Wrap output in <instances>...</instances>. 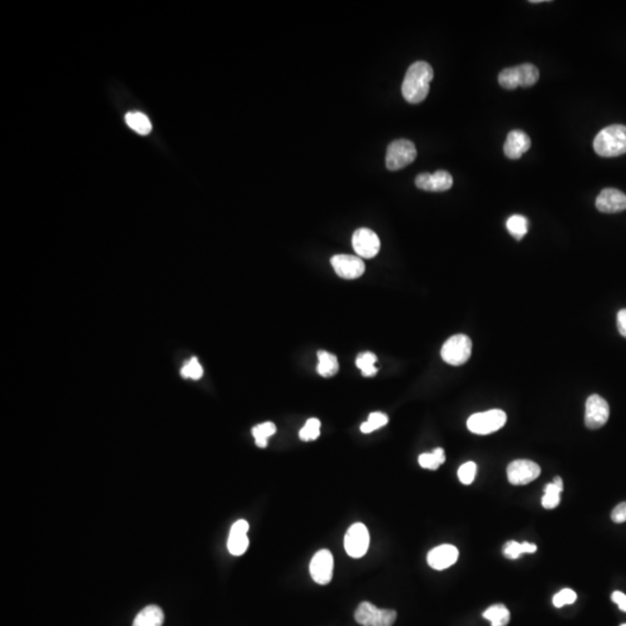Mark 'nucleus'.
Returning a JSON list of instances; mask_svg holds the SVG:
<instances>
[{"label":"nucleus","instance_id":"obj_11","mask_svg":"<svg viewBox=\"0 0 626 626\" xmlns=\"http://www.w3.org/2000/svg\"><path fill=\"white\" fill-rule=\"evenodd\" d=\"M338 276L345 280H355L361 278L365 271V266L360 256L338 254L330 259Z\"/></svg>","mask_w":626,"mask_h":626},{"label":"nucleus","instance_id":"obj_18","mask_svg":"<svg viewBox=\"0 0 626 626\" xmlns=\"http://www.w3.org/2000/svg\"><path fill=\"white\" fill-rule=\"evenodd\" d=\"M562 490H564L562 479L560 477H555L553 479V483L546 485L544 497L542 499V506L545 509H553L558 507Z\"/></svg>","mask_w":626,"mask_h":626},{"label":"nucleus","instance_id":"obj_2","mask_svg":"<svg viewBox=\"0 0 626 626\" xmlns=\"http://www.w3.org/2000/svg\"><path fill=\"white\" fill-rule=\"evenodd\" d=\"M594 150L601 157H618L626 153V127L614 124L601 130L594 139Z\"/></svg>","mask_w":626,"mask_h":626},{"label":"nucleus","instance_id":"obj_7","mask_svg":"<svg viewBox=\"0 0 626 626\" xmlns=\"http://www.w3.org/2000/svg\"><path fill=\"white\" fill-rule=\"evenodd\" d=\"M610 408L608 403L601 395H592L587 399L585 423L590 429H599L608 423Z\"/></svg>","mask_w":626,"mask_h":626},{"label":"nucleus","instance_id":"obj_23","mask_svg":"<svg viewBox=\"0 0 626 626\" xmlns=\"http://www.w3.org/2000/svg\"><path fill=\"white\" fill-rule=\"evenodd\" d=\"M536 551V544L527 543V542L518 543L515 540H510L503 546V555L506 558L513 559V560L520 558L523 553H534Z\"/></svg>","mask_w":626,"mask_h":626},{"label":"nucleus","instance_id":"obj_8","mask_svg":"<svg viewBox=\"0 0 626 626\" xmlns=\"http://www.w3.org/2000/svg\"><path fill=\"white\" fill-rule=\"evenodd\" d=\"M540 475V465L532 460H514L507 468V477H508L509 483L516 485V486L530 484L531 481L538 478Z\"/></svg>","mask_w":626,"mask_h":626},{"label":"nucleus","instance_id":"obj_6","mask_svg":"<svg viewBox=\"0 0 626 626\" xmlns=\"http://www.w3.org/2000/svg\"><path fill=\"white\" fill-rule=\"evenodd\" d=\"M370 536L363 523H355L345 536V550L352 558H362L369 549Z\"/></svg>","mask_w":626,"mask_h":626},{"label":"nucleus","instance_id":"obj_37","mask_svg":"<svg viewBox=\"0 0 626 626\" xmlns=\"http://www.w3.org/2000/svg\"><path fill=\"white\" fill-rule=\"evenodd\" d=\"M617 327L620 335L626 338V309L620 310L617 315Z\"/></svg>","mask_w":626,"mask_h":626},{"label":"nucleus","instance_id":"obj_16","mask_svg":"<svg viewBox=\"0 0 626 626\" xmlns=\"http://www.w3.org/2000/svg\"><path fill=\"white\" fill-rule=\"evenodd\" d=\"M530 146L531 141L527 133L521 130H513L507 136L503 151L509 159H518L530 148Z\"/></svg>","mask_w":626,"mask_h":626},{"label":"nucleus","instance_id":"obj_38","mask_svg":"<svg viewBox=\"0 0 626 626\" xmlns=\"http://www.w3.org/2000/svg\"><path fill=\"white\" fill-rule=\"evenodd\" d=\"M612 601L620 607V610L626 612V595L622 592H615L612 594Z\"/></svg>","mask_w":626,"mask_h":626},{"label":"nucleus","instance_id":"obj_25","mask_svg":"<svg viewBox=\"0 0 626 626\" xmlns=\"http://www.w3.org/2000/svg\"><path fill=\"white\" fill-rule=\"evenodd\" d=\"M445 462V454L442 448H436L435 450L430 454H421L419 456L420 466L423 469L433 470V471L438 470L440 465H442Z\"/></svg>","mask_w":626,"mask_h":626},{"label":"nucleus","instance_id":"obj_17","mask_svg":"<svg viewBox=\"0 0 626 626\" xmlns=\"http://www.w3.org/2000/svg\"><path fill=\"white\" fill-rule=\"evenodd\" d=\"M163 610L158 605H148L139 611L133 626H163Z\"/></svg>","mask_w":626,"mask_h":626},{"label":"nucleus","instance_id":"obj_34","mask_svg":"<svg viewBox=\"0 0 626 626\" xmlns=\"http://www.w3.org/2000/svg\"><path fill=\"white\" fill-rule=\"evenodd\" d=\"M575 601H577V592L568 590V588L560 590L557 595L553 596V605L557 608H562L564 605H573Z\"/></svg>","mask_w":626,"mask_h":626},{"label":"nucleus","instance_id":"obj_27","mask_svg":"<svg viewBox=\"0 0 626 626\" xmlns=\"http://www.w3.org/2000/svg\"><path fill=\"white\" fill-rule=\"evenodd\" d=\"M276 433V426L273 423H263L252 428V435L256 438V445L266 448L268 445V438Z\"/></svg>","mask_w":626,"mask_h":626},{"label":"nucleus","instance_id":"obj_9","mask_svg":"<svg viewBox=\"0 0 626 626\" xmlns=\"http://www.w3.org/2000/svg\"><path fill=\"white\" fill-rule=\"evenodd\" d=\"M333 567L334 560L332 553L326 549L318 551L310 562V573L312 579L318 585L325 586L332 581Z\"/></svg>","mask_w":626,"mask_h":626},{"label":"nucleus","instance_id":"obj_5","mask_svg":"<svg viewBox=\"0 0 626 626\" xmlns=\"http://www.w3.org/2000/svg\"><path fill=\"white\" fill-rule=\"evenodd\" d=\"M507 415L503 410H490L483 413H475L468 420V428L477 435H488L505 426Z\"/></svg>","mask_w":626,"mask_h":626},{"label":"nucleus","instance_id":"obj_30","mask_svg":"<svg viewBox=\"0 0 626 626\" xmlns=\"http://www.w3.org/2000/svg\"><path fill=\"white\" fill-rule=\"evenodd\" d=\"M320 435V421L315 418L308 420L306 426L301 429L300 438L302 441H315Z\"/></svg>","mask_w":626,"mask_h":626},{"label":"nucleus","instance_id":"obj_29","mask_svg":"<svg viewBox=\"0 0 626 626\" xmlns=\"http://www.w3.org/2000/svg\"><path fill=\"white\" fill-rule=\"evenodd\" d=\"M388 423H389V418L386 414L375 412L369 415L367 423H362L361 432L363 434H370L373 430L385 426Z\"/></svg>","mask_w":626,"mask_h":626},{"label":"nucleus","instance_id":"obj_14","mask_svg":"<svg viewBox=\"0 0 626 626\" xmlns=\"http://www.w3.org/2000/svg\"><path fill=\"white\" fill-rule=\"evenodd\" d=\"M458 550L456 546L450 545V544H443V545L436 546L435 549L429 551L427 555V562L429 566L442 571L445 568H449L455 564L458 559Z\"/></svg>","mask_w":626,"mask_h":626},{"label":"nucleus","instance_id":"obj_31","mask_svg":"<svg viewBox=\"0 0 626 626\" xmlns=\"http://www.w3.org/2000/svg\"><path fill=\"white\" fill-rule=\"evenodd\" d=\"M499 84L506 90H515L518 85V74L515 68L505 69L499 74Z\"/></svg>","mask_w":626,"mask_h":626},{"label":"nucleus","instance_id":"obj_3","mask_svg":"<svg viewBox=\"0 0 626 626\" xmlns=\"http://www.w3.org/2000/svg\"><path fill=\"white\" fill-rule=\"evenodd\" d=\"M472 354V341L465 334H456L445 341L441 349L443 361L450 365H462L469 361Z\"/></svg>","mask_w":626,"mask_h":626},{"label":"nucleus","instance_id":"obj_35","mask_svg":"<svg viewBox=\"0 0 626 626\" xmlns=\"http://www.w3.org/2000/svg\"><path fill=\"white\" fill-rule=\"evenodd\" d=\"M477 473V465L473 462H468L463 464L458 470V478L460 483L464 485H470L473 483Z\"/></svg>","mask_w":626,"mask_h":626},{"label":"nucleus","instance_id":"obj_19","mask_svg":"<svg viewBox=\"0 0 626 626\" xmlns=\"http://www.w3.org/2000/svg\"><path fill=\"white\" fill-rule=\"evenodd\" d=\"M317 373L323 377H332L339 371V362L335 355L320 350L318 352Z\"/></svg>","mask_w":626,"mask_h":626},{"label":"nucleus","instance_id":"obj_12","mask_svg":"<svg viewBox=\"0 0 626 626\" xmlns=\"http://www.w3.org/2000/svg\"><path fill=\"white\" fill-rule=\"evenodd\" d=\"M454 183L453 176L447 171H438L434 174L421 173L415 179L418 188L426 191H445Z\"/></svg>","mask_w":626,"mask_h":626},{"label":"nucleus","instance_id":"obj_24","mask_svg":"<svg viewBox=\"0 0 626 626\" xmlns=\"http://www.w3.org/2000/svg\"><path fill=\"white\" fill-rule=\"evenodd\" d=\"M377 611H378V608L370 602H362L355 611V620L363 626H373L375 618H376Z\"/></svg>","mask_w":626,"mask_h":626},{"label":"nucleus","instance_id":"obj_20","mask_svg":"<svg viewBox=\"0 0 626 626\" xmlns=\"http://www.w3.org/2000/svg\"><path fill=\"white\" fill-rule=\"evenodd\" d=\"M518 85L522 87L534 86L540 79V71L534 64H521L515 66Z\"/></svg>","mask_w":626,"mask_h":626},{"label":"nucleus","instance_id":"obj_4","mask_svg":"<svg viewBox=\"0 0 626 626\" xmlns=\"http://www.w3.org/2000/svg\"><path fill=\"white\" fill-rule=\"evenodd\" d=\"M417 148L408 139H397L386 151L385 165L388 170L398 171L413 163L417 158Z\"/></svg>","mask_w":626,"mask_h":626},{"label":"nucleus","instance_id":"obj_15","mask_svg":"<svg viewBox=\"0 0 626 626\" xmlns=\"http://www.w3.org/2000/svg\"><path fill=\"white\" fill-rule=\"evenodd\" d=\"M248 529L250 525L245 520H239L232 525L228 540V552L232 555H241L246 552L250 545V540L247 537Z\"/></svg>","mask_w":626,"mask_h":626},{"label":"nucleus","instance_id":"obj_21","mask_svg":"<svg viewBox=\"0 0 626 626\" xmlns=\"http://www.w3.org/2000/svg\"><path fill=\"white\" fill-rule=\"evenodd\" d=\"M484 618L490 620L492 626H507L510 620V612L503 605H494L485 610Z\"/></svg>","mask_w":626,"mask_h":626},{"label":"nucleus","instance_id":"obj_33","mask_svg":"<svg viewBox=\"0 0 626 626\" xmlns=\"http://www.w3.org/2000/svg\"><path fill=\"white\" fill-rule=\"evenodd\" d=\"M395 620H397V612L395 610L378 608L373 626H392L395 624Z\"/></svg>","mask_w":626,"mask_h":626},{"label":"nucleus","instance_id":"obj_39","mask_svg":"<svg viewBox=\"0 0 626 626\" xmlns=\"http://www.w3.org/2000/svg\"><path fill=\"white\" fill-rule=\"evenodd\" d=\"M622 626H626V624H623V625H622Z\"/></svg>","mask_w":626,"mask_h":626},{"label":"nucleus","instance_id":"obj_22","mask_svg":"<svg viewBox=\"0 0 626 626\" xmlns=\"http://www.w3.org/2000/svg\"><path fill=\"white\" fill-rule=\"evenodd\" d=\"M126 122L131 129L135 130L139 135H148L151 131V122L146 115L139 111H131L126 115Z\"/></svg>","mask_w":626,"mask_h":626},{"label":"nucleus","instance_id":"obj_36","mask_svg":"<svg viewBox=\"0 0 626 626\" xmlns=\"http://www.w3.org/2000/svg\"><path fill=\"white\" fill-rule=\"evenodd\" d=\"M611 520L615 523H624L626 522V503H620L615 507L614 510L611 513Z\"/></svg>","mask_w":626,"mask_h":626},{"label":"nucleus","instance_id":"obj_28","mask_svg":"<svg viewBox=\"0 0 626 626\" xmlns=\"http://www.w3.org/2000/svg\"><path fill=\"white\" fill-rule=\"evenodd\" d=\"M376 361L377 356L373 353H362L356 358V365L361 370L363 376L371 377L377 373V368L375 367Z\"/></svg>","mask_w":626,"mask_h":626},{"label":"nucleus","instance_id":"obj_1","mask_svg":"<svg viewBox=\"0 0 626 626\" xmlns=\"http://www.w3.org/2000/svg\"><path fill=\"white\" fill-rule=\"evenodd\" d=\"M433 78L434 71L428 63L419 61L410 65L401 86L405 100L410 104H419L426 99Z\"/></svg>","mask_w":626,"mask_h":626},{"label":"nucleus","instance_id":"obj_10","mask_svg":"<svg viewBox=\"0 0 626 626\" xmlns=\"http://www.w3.org/2000/svg\"><path fill=\"white\" fill-rule=\"evenodd\" d=\"M353 247L360 258L371 259L376 256L380 250V241L378 236L370 228H358L353 235Z\"/></svg>","mask_w":626,"mask_h":626},{"label":"nucleus","instance_id":"obj_26","mask_svg":"<svg viewBox=\"0 0 626 626\" xmlns=\"http://www.w3.org/2000/svg\"><path fill=\"white\" fill-rule=\"evenodd\" d=\"M527 228H529V222L525 216L521 215H514L509 217L507 221V230L509 233L515 238L516 241H521L527 233Z\"/></svg>","mask_w":626,"mask_h":626},{"label":"nucleus","instance_id":"obj_13","mask_svg":"<svg viewBox=\"0 0 626 626\" xmlns=\"http://www.w3.org/2000/svg\"><path fill=\"white\" fill-rule=\"evenodd\" d=\"M596 208L601 213H617L626 210V195L615 188H605L596 198Z\"/></svg>","mask_w":626,"mask_h":626},{"label":"nucleus","instance_id":"obj_32","mask_svg":"<svg viewBox=\"0 0 626 626\" xmlns=\"http://www.w3.org/2000/svg\"><path fill=\"white\" fill-rule=\"evenodd\" d=\"M181 375L185 378H191V380H200L201 377L203 376V369L201 367V364L198 363V358H191L187 363H185L183 368H182Z\"/></svg>","mask_w":626,"mask_h":626}]
</instances>
